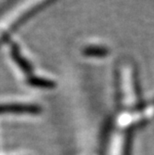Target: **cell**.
<instances>
[{"label": "cell", "instance_id": "1", "mask_svg": "<svg viewBox=\"0 0 154 155\" xmlns=\"http://www.w3.org/2000/svg\"><path fill=\"white\" fill-rule=\"evenodd\" d=\"M36 108L27 104H5L0 105V114L7 113H34Z\"/></svg>", "mask_w": 154, "mask_h": 155}]
</instances>
